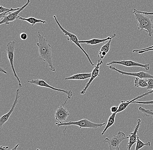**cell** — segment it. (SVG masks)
Returning <instances> with one entry per match:
<instances>
[{
  "mask_svg": "<svg viewBox=\"0 0 153 150\" xmlns=\"http://www.w3.org/2000/svg\"><path fill=\"white\" fill-rule=\"evenodd\" d=\"M38 42L37 45L38 48L39 55L41 59L47 62L50 67V70L52 72L56 71V69L53 66V62L52 50L51 46L48 42L47 40L38 31L37 35Z\"/></svg>",
  "mask_w": 153,
  "mask_h": 150,
  "instance_id": "obj_1",
  "label": "cell"
},
{
  "mask_svg": "<svg viewBox=\"0 0 153 150\" xmlns=\"http://www.w3.org/2000/svg\"><path fill=\"white\" fill-rule=\"evenodd\" d=\"M135 18L137 21V28L140 31H145L148 36L152 37L153 34V22L152 20L149 15L140 13L139 10L134 9L133 11Z\"/></svg>",
  "mask_w": 153,
  "mask_h": 150,
  "instance_id": "obj_2",
  "label": "cell"
},
{
  "mask_svg": "<svg viewBox=\"0 0 153 150\" xmlns=\"http://www.w3.org/2000/svg\"><path fill=\"white\" fill-rule=\"evenodd\" d=\"M57 126L59 127L62 126H65L66 127L65 129L64 130V134H65V131L66 129L67 126H76L79 127L80 129L81 128H90V129H97V128H99V127H101L105 126V123H95L94 122H91L88 119L84 118L82 120H79V121H76V122H64V123H59L56 122L55 123Z\"/></svg>",
  "mask_w": 153,
  "mask_h": 150,
  "instance_id": "obj_3",
  "label": "cell"
},
{
  "mask_svg": "<svg viewBox=\"0 0 153 150\" xmlns=\"http://www.w3.org/2000/svg\"><path fill=\"white\" fill-rule=\"evenodd\" d=\"M129 139V136L126 137L124 133L120 131L116 135H113L111 138L106 137L103 142L108 143L109 150H120L119 146L120 143L125 139Z\"/></svg>",
  "mask_w": 153,
  "mask_h": 150,
  "instance_id": "obj_4",
  "label": "cell"
},
{
  "mask_svg": "<svg viewBox=\"0 0 153 150\" xmlns=\"http://www.w3.org/2000/svg\"><path fill=\"white\" fill-rule=\"evenodd\" d=\"M53 17V18H54V20H55V21H56V23L58 25L59 28H60V29L61 30L62 32L64 33V34H65V36H68V38H67V40L70 41L71 42V43H74L76 46H77L82 50V52L85 53V55L87 56V58H88V60L89 61L91 64L92 66H94V64L92 62L91 60L90 57L88 54L87 53V52L85 51V50L81 47V44L79 43V40H78V38H77V37H76V35H75V34H73V33L68 32V31H67L66 30L63 28V27L61 25V24H60V23L58 21L57 18V17H56L55 15H54Z\"/></svg>",
  "mask_w": 153,
  "mask_h": 150,
  "instance_id": "obj_5",
  "label": "cell"
},
{
  "mask_svg": "<svg viewBox=\"0 0 153 150\" xmlns=\"http://www.w3.org/2000/svg\"><path fill=\"white\" fill-rule=\"evenodd\" d=\"M28 83H30L36 85V86H39L42 87L48 88L51 89L53 90L56 91L61 92H64L67 95L68 98L65 103L63 104V106H65L66 103L67 101L69 99H71L73 95V92L70 90H64L61 89H57L51 85H49L47 82L44 81V80H41V79H36V80H32L28 81Z\"/></svg>",
  "mask_w": 153,
  "mask_h": 150,
  "instance_id": "obj_6",
  "label": "cell"
},
{
  "mask_svg": "<svg viewBox=\"0 0 153 150\" xmlns=\"http://www.w3.org/2000/svg\"><path fill=\"white\" fill-rule=\"evenodd\" d=\"M15 47H16V45H15V42L14 41L9 42L7 44V45L6 47V50L7 51V57H8V59L9 61L10 67H11L12 70H13L14 77L16 78V79L18 80V82H19V87H22V83H21V80H20V79H19V76H18L17 73H16V71L15 70L14 67V59Z\"/></svg>",
  "mask_w": 153,
  "mask_h": 150,
  "instance_id": "obj_7",
  "label": "cell"
},
{
  "mask_svg": "<svg viewBox=\"0 0 153 150\" xmlns=\"http://www.w3.org/2000/svg\"><path fill=\"white\" fill-rule=\"evenodd\" d=\"M30 2V0H27L26 3L23 6L21 7L20 9L16 11H13V12L9 13V14L8 15L6 16L4 18H3V20H1L0 21V25H2L3 24L8 25L10 23L17 20L18 19V16H19V14L28 5Z\"/></svg>",
  "mask_w": 153,
  "mask_h": 150,
  "instance_id": "obj_8",
  "label": "cell"
},
{
  "mask_svg": "<svg viewBox=\"0 0 153 150\" xmlns=\"http://www.w3.org/2000/svg\"><path fill=\"white\" fill-rule=\"evenodd\" d=\"M113 64H119L125 66L126 67H137L143 68L146 70H149L150 69V65L148 64H140L138 62H134L131 61H111L110 63H107L106 65L110 66Z\"/></svg>",
  "mask_w": 153,
  "mask_h": 150,
  "instance_id": "obj_9",
  "label": "cell"
},
{
  "mask_svg": "<svg viewBox=\"0 0 153 150\" xmlns=\"http://www.w3.org/2000/svg\"><path fill=\"white\" fill-rule=\"evenodd\" d=\"M109 68L110 69L112 70L116 71L119 72L120 74L123 75H129V76H135V77H138L141 79H149V78H153V75L149 74L148 72H144L141 71L138 72H124L123 71L119 70L117 69L115 67L111 65L109 66Z\"/></svg>",
  "mask_w": 153,
  "mask_h": 150,
  "instance_id": "obj_10",
  "label": "cell"
},
{
  "mask_svg": "<svg viewBox=\"0 0 153 150\" xmlns=\"http://www.w3.org/2000/svg\"><path fill=\"white\" fill-rule=\"evenodd\" d=\"M20 89H17L16 92L15 99L14 100V103H13V105L12 106V107H11V109H10V110L7 113L2 116L0 118V128L1 129L2 128L3 126L4 125L5 123L8 121L10 115H11L12 113L14 111V109H15L16 106H17V104L19 103V98L20 97Z\"/></svg>",
  "mask_w": 153,
  "mask_h": 150,
  "instance_id": "obj_11",
  "label": "cell"
},
{
  "mask_svg": "<svg viewBox=\"0 0 153 150\" xmlns=\"http://www.w3.org/2000/svg\"><path fill=\"white\" fill-rule=\"evenodd\" d=\"M103 61L102 60H98V63H97V64L95 66V68L94 69L92 72L90 80H89L88 83H87L86 84L85 87V88L82 90L80 92V93L81 95H84L86 93V91H87V89L90 86L91 83L93 81V80L95 79L96 77H98V76H100V70H99V69H100V67L101 65L103 64Z\"/></svg>",
  "mask_w": 153,
  "mask_h": 150,
  "instance_id": "obj_12",
  "label": "cell"
},
{
  "mask_svg": "<svg viewBox=\"0 0 153 150\" xmlns=\"http://www.w3.org/2000/svg\"><path fill=\"white\" fill-rule=\"evenodd\" d=\"M141 120L140 118H138L137 120V124L134 128L133 132L130 134L129 135V141L127 145L128 150H131L132 147L135 143H136L138 136V130L141 125Z\"/></svg>",
  "mask_w": 153,
  "mask_h": 150,
  "instance_id": "obj_13",
  "label": "cell"
},
{
  "mask_svg": "<svg viewBox=\"0 0 153 150\" xmlns=\"http://www.w3.org/2000/svg\"><path fill=\"white\" fill-rule=\"evenodd\" d=\"M70 115V113L65 106H60L57 108L55 113V119L59 123H64Z\"/></svg>",
  "mask_w": 153,
  "mask_h": 150,
  "instance_id": "obj_14",
  "label": "cell"
},
{
  "mask_svg": "<svg viewBox=\"0 0 153 150\" xmlns=\"http://www.w3.org/2000/svg\"><path fill=\"white\" fill-rule=\"evenodd\" d=\"M152 94H153V89L151 90V91H148V92H145V93H143L141 95H138V96H137L136 97L134 98V99H132V100L127 101L122 100L120 102L119 106H118V109L117 113H118L121 112L123 111L130 104H132L133 102L136 101L137 99H140V98H143L144 96H147V95Z\"/></svg>",
  "mask_w": 153,
  "mask_h": 150,
  "instance_id": "obj_15",
  "label": "cell"
},
{
  "mask_svg": "<svg viewBox=\"0 0 153 150\" xmlns=\"http://www.w3.org/2000/svg\"><path fill=\"white\" fill-rule=\"evenodd\" d=\"M116 36V33H113L112 35L108 37V38L105 39H91L90 40L87 41H79V43L80 44H87L91 45H94L98 44L100 43H105L107 41H109L111 39H113Z\"/></svg>",
  "mask_w": 153,
  "mask_h": 150,
  "instance_id": "obj_16",
  "label": "cell"
},
{
  "mask_svg": "<svg viewBox=\"0 0 153 150\" xmlns=\"http://www.w3.org/2000/svg\"><path fill=\"white\" fill-rule=\"evenodd\" d=\"M112 40L113 39H111L108 41V42L104 44L101 47L100 50H99L98 57H98V60H102V59H104L106 55H107V53L109 51L111 42Z\"/></svg>",
  "mask_w": 153,
  "mask_h": 150,
  "instance_id": "obj_17",
  "label": "cell"
},
{
  "mask_svg": "<svg viewBox=\"0 0 153 150\" xmlns=\"http://www.w3.org/2000/svg\"><path fill=\"white\" fill-rule=\"evenodd\" d=\"M18 19L19 20H21V21H25L27 22L28 23L31 25L32 26L35 25V24L38 23H42L43 24H45L47 23V22L44 20H41V19H38L36 18L33 17H29L28 18H24L21 16H18Z\"/></svg>",
  "mask_w": 153,
  "mask_h": 150,
  "instance_id": "obj_18",
  "label": "cell"
},
{
  "mask_svg": "<svg viewBox=\"0 0 153 150\" xmlns=\"http://www.w3.org/2000/svg\"><path fill=\"white\" fill-rule=\"evenodd\" d=\"M91 73H79V74H75L67 77L65 79V80H85L90 78L91 76Z\"/></svg>",
  "mask_w": 153,
  "mask_h": 150,
  "instance_id": "obj_19",
  "label": "cell"
},
{
  "mask_svg": "<svg viewBox=\"0 0 153 150\" xmlns=\"http://www.w3.org/2000/svg\"><path fill=\"white\" fill-rule=\"evenodd\" d=\"M117 114V113H114L110 115L108 119L107 125H106L104 130L101 133V135H104L105 132L107 131V130L114 125V123L116 115Z\"/></svg>",
  "mask_w": 153,
  "mask_h": 150,
  "instance_id": "obj_20",
  "label": "cell"
},
{
  "mask_svg": "<svg viewBox=\"0 0 153 150\" xmlns=\"http://www.w3.org/2000/svg\"><path fill=\"white\" fill-rule=\"evenodd\" d=\"M136 87L147 88L148 86V80L136 77L134 81Z\"/></svg>",
  "mask_w": 153,
  "mask_h": 150,
  "instance_id": "obj_21",
  "label": "cell"
},
{
  "mask_svg": "<svg viewBox=\"0 0 153 150\" xmlns=\"http://www.w3.org/2000/svg\"><path fill=\"white\" fill-rule=\"evenodd\" d=\"M20 7L17 8H7L6 7H4L2 6H1V7H0V12H1V14H0V19H1L2 18H4L6 15V14L7 13H10V12H12V11H15L16 10H18L20 9Z\"/></svg>",
  "mask_w": 153,
  "mask_h": 150,
  "instance_id": "obj_22",
  "label": "cell"
},
{
  "mask_svg": "<svg viewBox=\"0 0 153 150\" xmlns=\"http://www.w3.org/2000/svg\"><path fill=\"white\" fill-rule=\"evenodd\" d=\"M151 143L150 141H148L147 143H144L141 140H140L139 137L138 136H137V141L134 150H139L142 149L144 146H151Z\"/></svg>",
  "mask_w": 153,
  "mask_h": 150,
  "instance_id": "obj_23",
  "label": "cell"
},
{
  "mask_svg": "<svg viewBox=\"0 0 153 150\" xmlns=\"http://www.w3.org/2000/svg\"><path fill=\"white\" fill-rule=\"evenodd\" d=\"M139 110L145 116L147 117H153V111L152 109H147L145 108L140 106L138 108Z\"/></svg>",
  "mask_w": 153,
  "mask_h": 150,
  "instance_id": "obj_24",
  "label": "cell"
},
{
  "mask_svg": "<svg viewBox=\"0 0 153 150\" xmlns=\"http://www.w3.org/2000/svg\"><path fill=\"white\" fill-rule=\"evenodd\" d=\"M148 86L146 88L148 90L153 89V78H149L148 80Z\"/></svg>",
  "mask_w": 153,
  "mask_h": 150,
  "instance_id": "obj_25",
  "label": "cell"
},
{
  "mask_svg": "<svg viewBox=\"0 0 153 150\" xmlns=\"http://www.w3.org/2000/svg\"><path fill=\"white\" fill-rule=\"evenodd\" d=\"M133 103H137V104H144V105H151V104H152L153 105V100H152V101H134V102Z\"/></svg>",
  "mask_w": 153,
  "mask_h": 150,
  "instance_id": "obj_26",
  "label": "cell"
},
{
  "mask_svg": "<svg viewBox=\"0 0 153 150\" xmlns=\"http://www.w3.org/2000/svg\"><path fill=\"white\" fill-rule=\"evenodd\" d=\"M20 38L22 41H25L27 38V35L26 33H22L20 34Z\"/></svg>",
  "mask_w": 153,
  "mask_h": 150,
  "instance_id": "obj_27",
  "label": "cell"
},
{
  "mask_svg": "<svg viewBox=\"0 0 153 150\" xmlns=\"http://www.w3.org/2000/svg\"><path fill=\"white\" fill-rule=\"evenodd\" d=\"M118 109V106H112L111 107L110 109V111L112 113H117V110Z\"/></svg>",
  "mask_w": 153,
  "mask_h": 150,
  "instance_id": "obj_28",
  "label": "cell"
},
{
  "mask_svg": "<svg viewBox=\"0 0 153 150\" xmlns=\"http://www.w3.org/2000/svg\"><path fill=\"white\" fill-rule=\"evenodd\" d=\"M153 48V45L152 46L149 47L145 48L142 49L134 50H133V52H137L140 51H143V50H147Z\"/></svg>",
  "mask_w": 153,
  "mask_h": 150,
  "instance_id": "obj_29",
  "label": "cell"
},
{
  "mask_svg": "<svg viewBox=\"0 0 153 150\" xmlns=\"http://www.w3.org/2000/svg\"><path fill=\"white\" fill-rule=\"evenodd\" d=\"M150 51H153V48L147 50H143V51H138L137 52V53H139V54H142V53H144V52Z\"/></svg>",
  "mask_w": 153,
  "mask_h": 150,
  "instance_id": "obj_30",
  "label": "cell"
},
{
  "mask_svg": "<svg viewBox=\"0 0 153 150\" xmlns=\"http://www.w3.org/2000/svg\"><path fill=\"white\" fill-rule=\"evenodd\" d=\"M139 12L140 13H142V14H146V15H153V12H143V11H140L139 10Z\"/></svg>",
  "mask_w": 153,
  "mask_h": 150,
  "instance_id": "obj_31",
  "label": "cell"
},
{
  "mask_svg": "<svg viewBox=\"0 0 153 150\" xmlns=\"http://www.w3.org/2000/svg\"><path fill=\"white\" fill-rule=\"evenodd\" d=\"M9 148V146H1L0 150H7Z\"/></svg>",
  "mask_w": 153,
  "mask_h": 150,
  "instance_id": "obj_32",
  "label": "cell"
},
{
  "mask_svg": "<svg viewBox=\"0 0 153 150\" xmlns=\"http://www.w3.org/2000/svg\"><path fill=\"white\" fill-rule=\"evenodd\" d=\"M0 72H2V73H4V74H7V71L5 70V69H4L3 68H2L1 67H0Z\"/></svg>",
  "mask_w": 153,
  "mask_h": 150,
  "instance_id": "obj_33",
  "label": "cell"
},
{
  "mask_svg": "<svg viewBox=\"0 0 153 150\" xmlns=\"http://www.w3.org/2000/svg\"><path fill=\"white\" fill-rule=\"evenodd\" d=\"M19 144H17V145H16V146H15L14 148H13L12 149L10 150H18V148H19Z\"/></svg>",
  "mask_w": 153,
  "mask_h": 150,
  "instance_id": "obj_34",
  "label": "cell"
},
{
  "mask_svg": "<svg viewBox=\"0 0 153 150\" xmlns=\"http://www.w3.org/2000/svg\"><path fill=\"white\" fill-rule=\"evenodd\" d=\"M37 150H40V149H37Z\"/></svg>",
  "mask_w": 153,
  "mask_h": 150,
  "instance_id": "obj_35",
  "label": "cell"
},
{
  "mask_svg": "<svg viewBox=\"0 0 153 150\" xmlns=\"http://www.w3.org/2000/svg\"></svg>",
  "mask_w": 153,
  "mask_h": 150,
  "instance_id": "obj_36",
  "label": "cell"
}]
</instances>
